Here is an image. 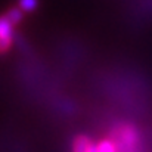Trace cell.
<instances>
[{
  "mask_svg": "<svg viewBox=\"0 0 152 152\" xmlns=\"http://www.w3.org/2000/svg\"><path fill=\"white\" fill-rule=\"evenodd\" d=\"M6 16L9 18V21L13 24V25H16V24H19L21 21H22V16H24V12L21 10V9H15V7H10L7 12H6Z\"/></svg>",
  "mask_w": 152,
  "mask_h": 152,
  "instance_id": "5",
  "label": "cell"
},
{
  "mask_svg": "<svg viewBox=\"0 0 152 152\" xmlns=\"http://www.w3.org/2000/svg\"><path fill=\"white\" fill-rule=\"evenodd\" d=\"M90 143H92V139L87 136V134H77L72 140V145H71V152H89L90 148Z\"/></svg>",
  "mask_w": 152,
  "mask_h": 152,
  "instance_id": "3",
  "label": "cell"
},
{
  "mask_svg": "<svg viewBox=\"0 0 152 152\" xmlns=\"http://www.w3.org/2000/svg\"><path fill=\"white\" fill-rule=\"evenodd\" d=\"M13 24L6 15H0V55L6 53L13 45Z\"/></svg>",
  "mask_w": 152,
  "mask_h": 152,
  "instance_id": "2",
  "label": "cell"
},
{
  "mask_svg": "<svg viewBox=\"0 0 152 152\" xmlns=\"http://www.w3.org/2000/svg\"><path fill=\"white\" fill-rule=\"evenodd\" d=\"M19 9L22 12H33L39 6V0H18Z\"/></svg>",
  "mask_w": 152,
  "mask_h": 152,
  "instance_id": "6",
  "label": "cell"
},
{
  "mask_svg": "<svg viewBox=\"0 0 152 152\" xmlns=\"http://www.w3.org/2000/svg\"><path fill=\"white\" fill-rule=\"evenodd\" d=\"M96 151L98 152H117V146L114 143V140L111 139L109 134L103 136L96 142Z\"/></svg>",
  "mask_w": 152,
  "mask_h": 152,
  "instance_id": "4",
  "label": "cell"
},
{
  "mask_svg": "<svg viewBox=\"0 0 152 152\" xmlns=\"http://www.w3.org/2000/svg\"><path fill=\"white\" fill-rule=\"evenodd\" d=\"M106 134L114 140L117 152H148L143 132L130 120H115Z\"/></svg>",
  "mask_w": 152,
  "mask_h": 152,
  "instance_id": "1",
  "label": "cell"
}]
</instances>
